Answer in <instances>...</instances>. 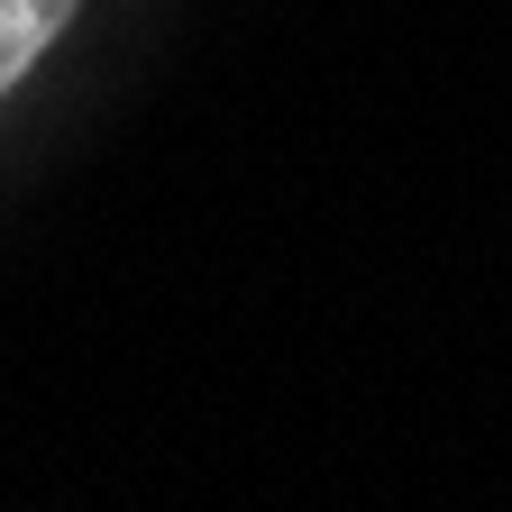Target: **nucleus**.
<instances>
[{
  "instance_id": "nucleus-1",
  "label": "nucleus",
  "mask_w": 512,
  "mask_h": 512,
  "mask_svg": "<svg viewBox=\"0 0 512 512\" xmlns=\"http://www.w3.org/2000/svg\"><path fill=\"white\" fill-rule=\"evenodd\" d=\"M64 19H74V0H0V92L28 83V64L64 37Z\"/></svg>"
}]
</instances>
